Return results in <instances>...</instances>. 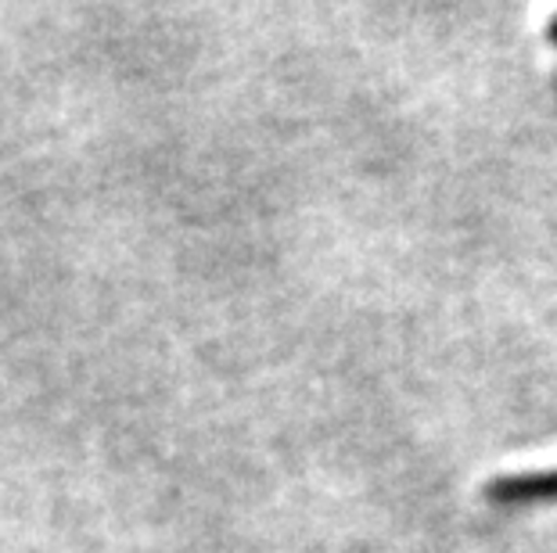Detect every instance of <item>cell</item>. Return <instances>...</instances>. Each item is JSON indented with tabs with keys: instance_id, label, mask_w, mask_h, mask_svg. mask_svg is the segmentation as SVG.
<instances>
[{
	"instance_id": "cell-1",
	"label": "cell",
	"mask_w": 557,
	"mask_h": 553,
	"mask_svg": "<svg viewBox=\"0 0 557 553\" xmlns=\"http://www.w3.org/2000/svg\"><path fill=\"white\" fill-rule=\"evenodd\" d=\"M485 497L493 503H543L557 500V470H529V475H511L490 481Z\"/></svg>"
},
{
	"instance_id": "cell-2",
	"label": "cell",
	"mask_w": 557,
	"mask_h": 553,
	"mask_svg": "<svg viewBox=\"0 0 557 553\" xmlns=\"http://www.w3.org/2000/svg\"><path fill=\"white\" fill-rule=\"evenodd\" d=\"M550 40L557 43V15H554V22H550Z\"/></svg>"
}]
</instances>
